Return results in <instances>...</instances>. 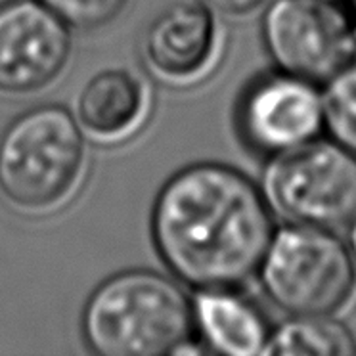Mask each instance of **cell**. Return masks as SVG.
Returning a JSON list of instances; mask_svg holds the SVG:
<instances>
[{"label":"cell","mask_w":356,"mask_h":356,"mask_svg":"<svg viewBox=\"0 0 356 356\" xmlns=\"http://www.w3.org/2000/svg\"><path fill=\"white\" fill-rule=\"evenodd\" d=\"M274 230L261 186L225 163L178 170L152 209L157 255L194 289L240 287L253 278Z\"/></svg>","instance_id":"1"},{"label":"cell","mask_w":356,"mask_h":356,"mask_svg":"<svg viewBox=\"0 0 356 356\" xmlns=\"http://www.w3.org/2000/svg\"><path fill=\"white\" fill-rule=\"evenodd\" d=\"M194 330V307L186 291L169 276L147 268L104 280L81 318L85 345L100 356L195 353Z\"/></svg>","instance_id":"2"},{"label":"cell","mask_w":356,"mask_h":356,"mask_svg":"<svg viewBox=\"0 0 356 356\" xmlns=\"http://www.w3.org/2000/svg\"><path fill=\"white\" fill-rule=\"evenodd\" d=\"M86 169L85 134L62 106L27 109L0 136V194L22 215L63 209L79 194Z\"/></svg>","instance_id":"3"},{"label":"cell","mask_w":356,"mask_h":356,"mask_svg":"<svg viewBox=\"0 0 356 356\" xmlns=\"http://www.w3.org/2000/svg\"><path fill=\"white\" fill-rule=\"evenodd\" d=\"M255 276L287 314H333L356 286L347 241L330 228L293 222L274 230Z\"/></svg>","instance_id":"4"},{"label":"cell","mask_w":356,"mask_h":356,"mask_svg":"<svg viewBox=\"0 0 356 356\" xmlns=\"http://www.w3.org/2000/svg\"><path fill=\"white\" fill-rule=\"evenodd\" d=\"M259 186L286 222L337 230L356 213V155L316 138L270 157Z\"/></svg>","instance_id":"5"},{"label":"cell","mask_w":356,"mask_h":356,"mask_svg":"<svg viewBox=\"0 0 356 356\" xmlns=\"http://www.w3.org/2000/svg\"><path fill=\"white\" fill-rule=\"evenodd\" d=\"M261 37L274 70L322 85L356 60V17L327 0H270Z\"/></svg>","instance_id":"6"},{"label":"cell","mask_w":356,"mask_h":356,"mask_svg":"<svg viewBox=\"0 0 356 356\" xmlns=\"http://www.w3.org/2000/svg\"><path fill=\"white\" fill-rule=\"evenodd\" d=\"M236 131L243 146L266 159L305 146L324 132L322 88L286 71L263 73L241 92Z\"/></svg>","instance_id":"7"},{"label":"cell","mask_w":356,"mask_h":356,"mask_svg":"<svg viewBox=\"0 0 356 356\" xmlns=\"http://www.w3.org/2000/svg\"><path fill=\"white\" fill-rule=\"evenodd\" d=\"M71 50L70 27L39 0L0 8V94L27 96L54 85Z\"/></svg>","instance_id":"8"},{"label":"cell","mask_w":356,"mask_h":356,"mask_svg":"<svg viewBox=\"0 0 356 356\" xmlns=\"http://www.w3.org/2000/svg\"><path fill=\"white\" fill-rule=\"evenodd\" d=\"M226 37L218 16L197 2H178L155 17L140 40L149 75L172 88L209 79L222 62Z\"/></svg>","instance_id":"9"},{"label":"cell","mask_w":356,"mask_h":356,"mask_svg":"<svg viewBox=\"0 0 356 356\" xmlns=\"http://www.w3.org/2000/svg\"><path fill=\"white\" fill-rule=\"evenodd\" d=\"M152 115V92L129 70H106L88 79L75 104V119L85 138L117 146L134 138Z\"/></svg>","instance_id":"10"},{"label":"cell","mask_w":356,"mask_h":356,"mask_svg":"<svg viewBox=\"0 0 356 356\" xmlns=\"http://www.w3.org/2000/svg\"><path fill=\"white\" fill-rule=\"evenodd\" d=\"M238 287L197 289L192 301L194 325L203 343L226 356L264 355L270 327L263 310Z\"/></svg>","instance_id":"11"},{"label":"cell","mask_w":356,"mask_h":356,"mask_svg":"<svg viewBox=\"0 0 356 356\" xmlns=\"http://www.w3.org/2000/svg\"><path fill=\"white\" fill-rule=\"evenodd\" d=\"M356 353L353 333L332 314H289L270 330L264 355L350 356Z\"/></svg>","instance_id":"12"},{"label":"cell","mask_w":356,"mask_h":356,"mask_svg":"<svg viewBox=\"0 0 356 356\" xmlns=\"http://www.w3.org/2000/svg\"><path fill=\"white\" fill-rule=\"evenodd\" d=\"M324 131L356 155V60L322 83Z\"/></svg>","instance_id":"13"},{"label":"cell","mask_w":356,"mask_h":356,"mask_svg":"<svg viewBox=\"0 0 356 356\" xmlns=\"http://www.w3.org/2000/svg\"><path fill=\"white\" fill-rule=\"evenodd\" d=\"M70 29L94 31L109 25L123 12L129 0H39Z\"/></svg>","instance_id":"14"},{"label":"cell","mask_w":356,"mask_h":356,"mask_svg":"<svg viewBox=\"0 0 356 356\" xmlns=\"http://www.w3.org/2000/svg\"><path fill=\"white\" fill-rule=\"evenodd\" d=\"M217 16L241 17L261 8L266 0H202Z\"/></svg>","instance_id":"15"},{"label":"cell","mask_w":356,"mask_h":356,"mask_svg":"<svg viewBox=\"0 0 356 356\" xmlns=\"http://www.w3.org/2000/svg\"><path fill=\"white\" fill-rule=\"evenodd\" d=\"M348 240H347V248L350 251V257H353V263L356 266V213L353 215V218L348 220Z\"/></svg>","instance_id":"16"},{"label":"cell","mask_w":356,"mask_h":356,"mask_svg":"<svg viewBox=\"0 0 356 356\" xmlns=\"http://www.w3.org/2000/svg\"><path fill=\"white\" fill-rule=\"evenodd\" d=\"M345 6H347V8L350 10V14L356 17V0H347V2H345Z\"/></svg>","instance_id":"17"},{"label":"cell","mask_w":356,"mask_h":356,"mask_svg":"<svg viewBox=\"0 0 356 356\" xmlns=\"http://www.w3.org/2000/svg\"><path fill=\"white\" fill-rule=\"evenodd\" d=\"M12 2H16V0H0V8H4V6H8Z\"/></svg>","instance_id":"18"},{"label":"cell","mask_w":356,"mask_h":356,"mask_svg":"<svg viewBox=\"0 0 356 356\" xmlns=\"http://www.w3.org/2000/svg\"><path fill=\"white\" fill-rule=\"evenodd\" d=\"M327 2H337V4H343V6H345V2H347V0H327Z\"/></svg>","instance_id":"19"}]
</instances>
